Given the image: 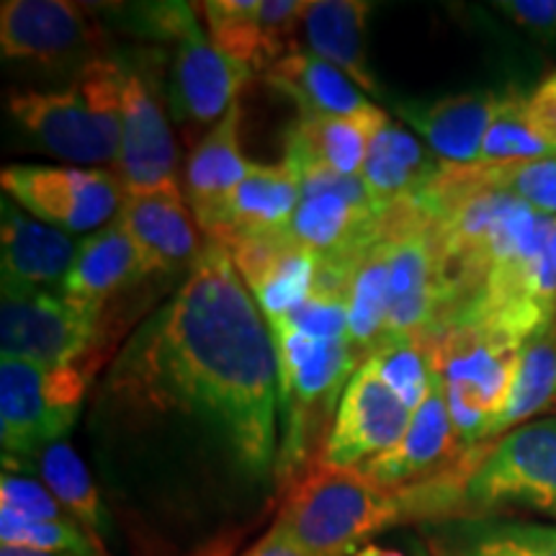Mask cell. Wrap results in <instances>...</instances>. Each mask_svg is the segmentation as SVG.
<instances>
[{
    "instance_id": "ee69618b",
    "label": "cell",
    "mask_w": 556,
    "mask_h": 556,
    "mask_svg": "<svg viewBox=\"0 0 556 556\" xmlns=\"http://www.w3.org/2000/svg\"><path fill=\"white\" fill-rule=\"evenodd\" d=\"M0 556H67V554H50V552H31V548L0 546Z\"/></svg>"
},
{
    "instance_id": "d6a6232c",
    "label": "cell",
    "mask_w": 556,
    "mask_h": 556,
    "mask_svg": "<svg viewBox=\"0 0 556 556\" xmlns=\"http://www.w3.org/2000/svg\"><path fill=\"white\" fill-rule=\"evenodd\" d=\"M368 366L377 371V377L397 394L402 405L409 413H415L417 407L426 400L430 379H433V348L426 338H397V340H384L377 351L371 353V358L366 361Z\"/></svg>"
},
{
    "instance_id": "44dd1931",
    "label": "cell",
    "mask_w": 556,
    "mask_h": 556,
    "mask_svg": "<svg viewBox=\"0 0 556 556\" xmlns=\"http://www.w3.org/2000/svg\"><path fill=\"white\" fill-rule=\"evenodd\" d=\"M497 103V90H469L430 101H397L394 111L441 160L451 165H477Z\"/></svg>"
},
{
    "instance_id": "7a4b0ae2",
    "label": "cell",
    "mask_w": 556,
    "mask_h": 556,
    "mask_svg": "<svg viewBox=\"0 0 556 556\" xmlns=\"http://www.w3.org/2000/svg\"><path fill=\"white\" fill-rule=\"evenodd\" d=\"M276 523L309 556H353L377 533L415 523L407 486H384L361 467L319 462L283 492Z\"/></svg>"
},
{
    "instance_id": "f1b7e54d",
    "label": "cell",
    "mask_w": 556,
    "mask_h": 556,
    "mask_svg": "<svg viewBox=\"0 0 556 556\" xmlns=\"http://www.w3.org/2000/svg\"><path fill=\"white\" fill-rule=\"evenodd\" d=\"M556 402V319L541 325L520 345L516 377L507 389L503 407L497 409L484 430L482 443L495 441L507 430L536 420L539 413Z\"/></svg>"
},
{
    "instance_id": "3957f363",
    "label": "cell",
    "mask_w": 556,
    "mask_h": 556,
    "mask_svg": "<svg viewBox=\"0 0 556 556\" xmlns=\"http://www.w3.org/2000/svg\"><path fill=\"white\" fill-rule=\"evenodd\" d=\"M127 65L93 58L58 90H11L13 122L39 148L73 165L116 163L122 144V99Z\"/></svg>"
},
{
    "instance_id": "74e56055",
    "label": "cell",
    "mask_w": 556,
    "mask_h": 556,
    "mask_svg": "<svg viewBox=\"0 0 556 556\" xmlns=\"http://www.w3.org/2000/svg\"><path fill=\"white\" fill-rule=\"evenodd\" d=\"M193 3H137L122 11L131 34H144L160 41H180L199 26Z\"/></svg>"
},
{
    "instance_id": "603a6c76",
    "label": "cell",
    "mask_w": 556,
    "mask_h": 556,
    "mask_svg": "<svg viewBox=\"0 0 556 556\" xmlns=\"http://www.w3.org/2000/svg\"><path fill=\"white\" fill-rule=\"evenodd\" d=\"M430 556H556V526L507 516H462L420 526Z\"/></svg>"
},
{
    "instance_id": "30bf717a",
    "label": "cell",
    "mask_w": 556,
    "mask_h": 556,
    "mask_svg": "<svg viewBox=\"0 0 556 556\" xmlns=\"http://www.w3.org/2000/svg\"><path fill=\"white\" fill-rule=\"evenodd\" d=\"M296 170L302 197L289 232L317 258H358L384 235L387 212L374 204L361 176L348 178L323 165Z\"/></svg>"
},
{
    "instance_id": "ba28073f",
    "label": "cell",
    "mask_w": 556,
    "mask_h": 556,
    "mask_svg": "<svg viewBox=\"0 0 556 556\" xmlns=\"http://www.w3.org/2000/svg\"><path fill=\"white\" fill-rule=\"evenodd\" d=\"M106 312L70 302L60 291L3 287L0 348L3 358L45 368L96 366L101 358Z\"/></svg>"
},
{
    "instance_id": "8fae6325",
    "label": "cell",
    "mask_w": 556,
    "mask_h": 556,
    "mask_svg": "<svg viewBox=\"0 0 556 556\" xmlns=\"http://www.w3.org/2000/svg\"><path fill=\"white\" fill-rule=\"evenodd\" d=\"M387 229L392 240V291L384 340L426 338L438 328L441 317L435 248L428 217L415 204L394 206L387 212Z\"/></svg>"
},
{
    "instance_id": "60d3db41",
    "label": "cell",
    "mask_w": 556,
    "mask_h": 556,
    "mask_svg": "<svg viewBox=\"0 0 556 556\" xmlns=\"http://www.w3.org/2000/svg\"><path fill=\"white\" fill-rule=\"evenodd\" d=\"M526 116L531 129L556 150V73L526 96Z\"/></svg>"
},
{
    "instance_id": "9a60e30c",
    "label": "cell",
    "mask_w": 556,
    "mask_h": 556,
    "mask_svg": "<svg viewBox=\"0 0 556 556\" xmlns=\"http://www.w3.org/2000/svg\"><path fill=\"white\" fill-rule=\"evenodd\" d=\"M101 31L78 3L67 0H5L0 5L3 60L62 65L96 50Z\"/></svg>"
},
{
    "instance_id": "d590c367",
    "label": "cell",
    "mask_w": 556,
    "mask_h": 556,
    "mask_svg": "<svg viewBox=\"0 0 556 556\" xmlns=\"http://www.w3.org/2000/svg\"><path fill=\"white\" fill-rule=\"evenodd\" d=\"M475 173L490 189L510 193L544 217H556V155L523 160V163H477Z\"/></svg>"
},
{
    "instance_id": "4fadbf2b",
    "label": "cell",
    "mask_w": 556,
    "mask_h": 556,
    "mask_svg": "<svg viewBox=\"0 0 556 556\" xmlns=\"http://www.w3.org/2000/svg\"><path fill=\"white\" fill-rule=\"evenodd\" d=\"M409 420L413 413L377 377V371L364 364L343 389L319 458L336 467H364L366 462L397 446L407 433Z\"/></svg>"
},
{
    "instance_id": "ffe728a7",
    "label": "cell",
    "mask_w": 556,
    "mask_h": 556,
    "mask_svg": "<svg viewBox=\"0 0 556 556\" xmlns=\"http://www.w3.org/2000/svg\"><path fill=\"white\" fill-rule=\"evenodd\" d=\"M80 242L47 225L9 197L0 201V270L3 287L60 291Z\"/></svg>"
},
{
    "instance_id": "7c38bea8",
    "label": "cell",
    "mask_w": 556,
    "mask_h": 556,
    "mask_svg": "<svg viewBox=\"0 0 556 556\" xmlns=\"http://www.w3.org/2000/svg\"><path fill=\"white\" fill-rule=\"evenodd\" d=\"M253 67L229 58L197 26L178 41L168 75V106L186 131L214 127L240 101Z\"/></svg>"
},
{
    "instance_id": "b9f144b4",
    "label": "cell",
    "mask_w": 556,
    "mask_h": 556,
    "mask_svg": "<svg viewBox=\"0 0 556 556\" xmlns=\"http://www.w3.org/2000/svg\"><path fill=\"white\" fill-rule=\"evenodd\" d=\"M242 556H309L302 546L291 539V533L283 526H278L274 520V526L268 528L263 536L255 541L253 546L248 548Z\"/></svg>"
},
{
    "instance_id": "8d00e7d4",
    "label": "cell",
    "mask_w": 556,
    "mask_h": 556,
    "mask_svg": "<svg viewBox=\"0 0 556 556\" xmlns=\"http://www.w3.org/2000/svg\"><path fill=\"white\" fill-rule=\"evenodd\" d=\"M281 323L323 343H340L348 340V296L312 289L309 296Z\"/></svg>"
},
{
    "instance_id": "7bdbcfd3",
    "label": "cell",
    "mask_w": 556,
    "mask_h": 556,
    "mask_svg": "<svg viewBox=\"0 0 556 556\" xmlns=\"http://www.w3.org/2000/svg\"><path fill=\"white\" fill-rule=\"evenodd\" d=\"M353 556H405L402 552H397V548H387V546H377V544H368L361 548V552H356Z\"/></svg>"
},
{
    "instance_id": "d6986e66",
    "label": "cell",
    "mask_w": 556,
    "mask_h": 556,
    "mask_svg": "<svg viewBox=\"0 0 556 556\" xmlns=\"http://www.w3.org/2000/svg\"><path fill=\"white\" fill-rule=\"evenodd\" d=\"M458 454L462 448H458L454 417L448 409L446 387H443L438 366H433L430 389L422 405L413 413L407 433L402 435L397 446L366 462L361 469L384 486H405L435 475Z\"/></svg>"
},
{
    "instance_id": "d4e9b609",
    "label": "cell",
    "mask_w": 556,
    "mask_h": 556,
    "mask_svg": "<svg viewBox=\"0 0 556 556\" xmlns=\"http://www.w3.org/2000/svg\"><path fill=\"white\" fill-rule=\"evenodd\" d=\"M389 122L387 111L374 106L358 116L332 119H299L287 131V157L294 168L323 165L340 176L358 178L364 170L368 148L377 131Z\"/></svg>"
},
{
    "instance_id": "1f68e13d",
    "label": "cell",
    "mask_w": 556,
    "mask_h": 556,
    "mask_svg": "<svg viewBox=\"0 0 556 556\" xmlns=\"http://www.w3.org/2000/svg\"><path fill=\"white\" fill-rule=\"evenodd\" d=\"M212 45L253 70H268L261 0H208L199 5Z\"/></svg>"
},
{
    "instance_id": "ac0fdd59",
    "label": "cell",
    "mask_w": 556,
    "mask_h": 556,
    "mask_svg": "<svg viewBox=\"0 0 556 556\" xmlns=\"http://www.w3.org/2000/svg\"><path fill=\"white\" fill-rule=\"evenodd\" d=\"M240 101L201 137L186 165L184 197L206 240H217L232 193L253 170V160L240 150Z\"/></svg>"
},
{
    "instance_id": "7402d4cb",
    "label": "cell",
    "mask_w": 556,
    "mask_h": 556,
    "mask_svg": "<svg viewBox=\"0 0 556 556\" xmlns=\"http://www.w3.org/2000/svg\"><path fill=\"white\" fill-rule=\"evenodd\" d=\"M152 276L155 274L142 250L114 217L99 232L80 240L78 255L62 281L60 294L83 307L106 312L116 296L127 294Z\"/></svg>"
},
{
    "instance_id": "5bb4252c",
    "label": "cell",
    "mask_w": 556,
    "mask_h": 556,
    "mask_svg": "<svg viewBox=\"0 0 556 556\" xmlns=\"http://www.w3.org/2000/svg\"><path fill=\"white\" fill-rule=\"evenodd\" d=\"M124 197L170 191L178 186V144L168 114L148 80L127 67L122 99V144L114 163Z\"/></svg>"
},
{
    "instance_id": "484cf974",
    "label": "cell",
    "mask_w": 556,
    "mask_h": 556,
    "mask_svg": "<svg viewBox=\"0 0 556 556\" xmlns=\"http://www.w3.org/2000/svg\"><path fill=\"white\" fill-rule=\"evenodd\" d=\"M299 197H302V176L289 160L276 165L255 163L250 176L229 199L217 240L229 242L235 238L287 232Z\"/></svg>"
},
{
    "instance_id": "e0dca14e",
    "label": "cell",
    "mask_w": 556,
    "mask_h": 556,
    "mask_svg": "<svg viewBox=\"0 0 556 556\" xmlns=\"http://www.w3.org/2000/svg\"><path fill=\"white\" fill-rule=\"evenodd\" d=\"M116 222L137 242L155 276H184L206 248L199 222L180 189L127 193Z\"/></svg>"
},
{
    "instance_id": "e575fe53",
    "label": "cell",
    "mask_w": 556,
    "mask_h": 556,
    "mask_svg": "<svg viewBox=\"0 0 556 556\" xmlns=\"http://www.w3.org/2000/svg\"><path fill=\"white\" fill-rule=\"evenodd\" d=\"M0 546L67 556H106L75 518L31 520L11 510H0Z\"/></svg>"
},
{
    "instance_id": "2e32d148",
    "label": "cell",
    "mask_w": 556,
    "mask_h": 556,
    "mask_svg": "<svg viewBox=\"0 0 556 556\" xmlns=\"http://www.w3.org/2000/svg\"><path fill=\"white\" fill-rule=\"evenodd\" d=\"M235 268L268 325L281 323L309 296L317 274V255L291 232L255 235L225 242Z\"/></svg>"
},
{
    "instance_id": "5b68a950",
    "label": "cell",
    "mask_w": 556,
    "mask_h": 556,
    "mask_svg": "<svg viewBox=\"0 0 556 556\" xmlns=\"http://www.w3.org/2000/svg\"><path fill=\"white\" fill-rule=\"evenodd\" d=\"M467 458L456 518L526 510L556 520V417L469 446Z\"/></svg>"
},
{
    "instance_id": "6da1fadb",
    "label": "cell",
    "mask_w": 556,
    "mask_h": 556,
    "mask_svg": "<svg viewBox=\"0 0 556 556\" xmlns=\"http://www.w3.org/2000/svg\"><path fill=\"white\" fill-rule=\"evenodd\" d=\"M88 430L114 458L201 464L235 492H281L274 332L225 242L206 240L114 351L90 389Z\"/></svg>"
},
{
    "instance_id": "8992f818",
    "label": "cell",
    "mask_w": 556,
    "mask_h": 556,
    "mask_svg": "<svg viewBox=\"0 0 556 556\" xmlns=\"http://www.w3.org/2000/svg\"><path fill=\"white\" fill-rule=\"evenodd\" d=\"M96 366L45 368L29 361H0V448L3 469L29 471L45 448L78 426L96 384Z\"/></svg>"
},
{
    "instance_id": "836d02e7",
    "label": "cell",
    "mask_w": 556,
    "mask_h": 556,
    "mask_svg": "<svg viewBox=\"0 0 556 556\" xmlns=\"http://www.w3.org/2000/svg\"><path fill=\"white\" fill-rule=\"evenodd\" d=\"M546 155H556V150L548 148L544 139L531 129V124H528L526 93H520L516 88L500 93L497 114L484 137L479 163H523V160H536Z\"/></svg>"
},
{
    "instance_id": "ab89813d",
    "label": "cell",
    "mask_w": 556,
    "mask_h": 556,
    "mask_svg": "<svg viewBox=\"0 0 556 556\" xmlns=\"http://www.w3.org/2000/svg\"><path fill=\"white\" fill-rule=\"evenodd\" d=\"M495 9L546 45H556V0H500Z\"/></svg>"
},
{
    "instance_id": "f35d334b",
    "label": "cell",
    "mask_w": 556,
    "mask_h": 556,
    "mask_svg": "<svg viewBox=\"0 0 556 556\" xmlns=\"http://www.w3.org/2000/svg\"><path fill=\"white\" fill-rule=\"evenodd\" d=\"M0 510H11L31 520L73 518L45 484L31 477L13 475V471H3L0 477Z\"/></svg>"
},
{
    "instance_id": "cb8c5ba5",
    "label": "cell",
    "mask_w": 556,
    "mask_h": 556,
    "mask_svg": "<svg viewBox=\"0 0 556 556\" xmlns=\"http://www.w3.org/2000/svg\"><path fill=\"white\" fill-rule=\"evenodd\" d=\"M446 165V160L438 157L415 135L389 119L371 139L361 180L374 204L381 212H392L394 206L415 204Z\"/></svg>"
},
{
    "instance_id": "9c48e42d",
    "label": "cell",
    "mask_w": 556,
    "mask_h": 556,
    "mask_svg": "<svg viewBox=\"0 0 556 556\" xmlns=\"http://www.w3.org/2000/svg\"><path fill=\"white\" fill-rule=\"evenodd\" d=\"M3 197L67 235H93L119 214L124 191L114 170L78 165H5Z\"/></svg>"
},
{
    "instance_id": "4316f807",
    "label": "cell",
    "mask_w": 556,
    "mask_h": 556,
    "mask_svg": "<svg viewBox=\"0 0 556 556\" xmlns=\"http://www.w3.org/2000/svg\"><path fill=\"white\" fill-rule=\"evenodd\" d=\"M266 83L296 103L299 119L358 116L374 109L356 83L312 52H291L266 70Z\"/></svg>"
},
{
    "instance_id": "f546056e",
    "label": "cell",
    "mask_w": 556,
    "mask_h": 556,
    "mask_svg": "<svg viewBox=\"0 0 556 556\" xmlns=\"http://www.w3.org/2000/svg\"><path fill=\"white\" fill-rule=\"evenodd\" d=\"M392 291V240L384 235L361 255L348 294V348L361 368L384 340Z\"/></svg>"
},
{
    "instance_id": "277c9868",
    "label": "cell",
    "mask_w": 556,
    "mask_h": 556,
    "mask_svg": "<svg viewBox=\"0 0 556 556\" xmlns=\"http://www.w3.org/2000/svg\"><path fill=\"white\" fill-rule=\"evenodd\" d=\"M278 358L281 456L278 490L287 492L312 467L319 438L328 441L343 389L358 371L348 340L323 343L287 323L268 325Z\"/></svg>"
},
{
    "instance_id": "52a82bcc",
    "label": "cell",
    "mask_w": 556,
    "mask_h": 556,
    "mask_svg": "<svg viewBox=\"0 0 556 556\" xmlns=\"http://www.w3.org/2000/svg\"><path fill=\"white\" fill-rule=\"evenodd\" d=\"M428 340L446 387L458 448L479 446L507 397L523 343L475 323H448Z\"/></svg>"
},
{
    "instance_id": "83f0119b",
    "label": "cell",
    "mask_w": 556,
    "mask_h": 556,
    "mask_svg": "<svg viewBox=\"0 0 556 556\" xmlns=\"http://www.w3.org/2000/svg\"><path fill=\"white\" fill-rule=\"evenodd\" d=\"M374 3L366 0H309L304 11V34L312 54L345 73L364 93L381 96L366 54V24Z\"/></svg>"
},
{
    "instance_id": "f6af8a7d",
    "label": "cell",
    "mask_w": 556,
    "mask_h": 556,
    "mask_svg": "<svg viewBox=\"0 0 556 556\" xmlns=\"http://www.w3.org/2000/svg\"><path fill=\"white\" fill-rule=\"evenodd\" d=\"M409 556H430V554L422 541H413V544H409Z\"/></svg>"
},
{
    "instance_id": "4dcf8cb0",
    "label": "cell",
    "mask_w": 556,
    "mask_h": 556,
    "mask_svg": "<svg viewBox=\"0 0 556 556\" xmlns=\"http://www.w3.org/2000/svg\"><path fill=\"white\" fill-rule=\"evenodd\" d=\"M29 471H37L41 484L65 507L67 516L78 520L88 531V536L106 552V536L114 531L111 516L101 497L99 484L93 482L88 464L83 462L78 451L67 446L65 441L52 443L50 448L41 451Z\"/></svg>"
}]
</instances>
